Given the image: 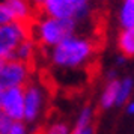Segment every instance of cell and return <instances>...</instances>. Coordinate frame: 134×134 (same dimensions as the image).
Listing matches in <instances>:
<instances>
[{"instance_id":"obj_1","label":"cell","mask_w":134,"mask_h":134,"mask_svg":"<svg viewBox=\"0 0 134 134\" xmlns=\"http://www.w3.org/2000/svg\"><path fill=\"white\" fill-rule=\"evenodd\" d=\"M97 54V42L87 36L74 33L48 50V60L60 69H79L86 66Z\"/></svg>"},{"instance_id":"obj_2","label":"cell","mask_w":134,"mask_h":134,"mask_svg":"<svg viewBox=\"0 0 134 134\" xmlns=\"http://www.w3.org/2000/svg\"><path fill=\"white\" fill-rule=\"evenodd\" d=\"M79 23L72 20H57L36 14L30 21V38L39 48L50 50L65 38L77 33Z\"/></svg>"},{"instance_id":"obj_3","label":"cell","mask_w":134,"mask_h":134,"mask_svg":"<svg viewBox=\"0 0 134 134\" xmlns=\"http://www.w3.org/2000/svg\"><path fill=\"white\" fill-rule=\"evenodd\" d=\"M38 14L57 20H72L81 23L89 18L91 8H83L75 3V0H42L36 6Z\"/></svg>"},{"instance_id":"obj_4","label":"cell","mask_w":134,"mask_h":134,"mask_svg":"<svg viewBox=\"0 0 134 134\" xmlns=\"http://www.w3.org/2000/svg\"><path fill=\"white\" fill-rule=\"evenodd\" d=\"M24 89V124H36L42 118L47 107V89L41 83L30 80Z\"/></svg>"},{"instance_id":"obj_5","label":"cell","mask_w":134,"mask_h":134,"mask_svg":"<svg viewBox=\"0 0 134 134\" xmlns=\"http://www.w3.org/2000/svg\"><path fill=\"white\" fill-rule=\"evenodd\" d=\"M33 80V65L17 59H6L0 66V86L8 87H24Z\"/></svg>"},{"instance_id":"obj_6","label":"cell","mask_w":134,"mask_h":134,"mask_svg":"<svg viewBox=\"0 0 134 134\" xmlns=\"http://www.w3.org/2000/svg\"><path fill=\"white\" fill-rule=\"evenodd\" d=\"M30 38V23L11 21L0 26V60L12 59L20 42Z\"/></svg>"},{"instance_id":"obj_7","label":"cell","mask_w":134,"mask_h":134,"mask_svg":"<svg viewBox=\"0 0 134 134\" xmlns=\"http://www.w3.org/2000/svg\"><path fill=\"white\" fill-rule=\"evenodd\" d=\"M2 111L12 122H23L24 115V89L23 87H8L3 89Z\"/></svg>"},{"instance_id":"obj_8","label":"cell","mask_w":134,"mask_h":134,"mask_svg":"<svg viewBox=\"0 0 134 134\" xmlns=\"http://www.w3.org/2000/svg\"><path fill=\"white\" fill-rule=\"evenodd\" d=\"M3 3L11 12L14 21L30 23L38 14L36 6L32 0H3Z\"/></svg>"},{"instance_id":"obj_9","label":"cell","mask_w":134,"mask_h":134,"mask_svg":"<svg viewBox=\"0 0 134 134\" xmlns=\"http://www.w3.org/2000/svg\"><path fill=\"white\" fill-rule=\"evenodd\" d=\"M118 87H119V77L107 79V83L104 85L103 92L99 95V109L110 110V109H113V107H116Z\"/></svg>"},{"instance_id":"obj_10","label":"cell","mask_w":134,"mask_h":134,"mask_svg":"<svg viewBox=\"0 0 134 134\" xmlns=\"http://www.w3.org/2000/svg\"><path fill=\"white\" fill-rule=\"evenodd\" d=\"M38 48H39L38 44L32 38H27L23 42L18 44V47L15 48V51H14V54H12V59H17V60H21V62L33 65V60L36 57Z\"/></svg>"},{"instance_id":"obj_11","label":"cell","mask_w":134,"mask_h":134,"mask_svg":"<svg viewBox=\"0 0 134 134\" xmlns=\"http://www.w3.org/2000/svg\"><path fill=\"white\" fill-rule=\"evenodd\" d=\"M118 48L124 57H133L134 54V29H121L118 35Z\"/></svg>"},{"instance_id":"obj_12","label":"cell","mask_w":134,"mask_h":134,"mask_svg":"<svg viewBox=\"0 0 134 134\" xmlns=\"http://www.w3.org/2000/svg\"><path fill=\"white\" fill-rule=\"evenodd\" d=\"M118 20L121 29H134V0H122Z\"/></svg>"},{"instance_id":"obj_13","label":"cell","mask_w":134,"mask_h":134,"mask_svg":"<svg viewBox=\"0 0 134 134\" xmlns=\"http://www.w3.org/2000/svg\"><path fill=\"white\" fill-rule=\"evenodd\" d=\"M133 87H134V80L133 77H122L119 79V87H118V99H116V107H122L130 101V98L133 95Z\"/></svg>"},{"instance_id":"obj_14","label":"cell","mask_w":134,"mask_h":134,"mask_svg":"<svg viewBox=\"0 0 134 134\" xmlns=\"http://www.w3.org/2000/svg\"><path fill=\"white\" fill-rule=\"evenodd\" d=\"M93 119H95V109L92 105H85L80 110L72 130H81V128L92 127L93 125Z\"/></svg>"},{"instance_id":"obj_15","label":"cell","mask_w":134,"mask_h":134,"mask_svg":"<svg viewBox=\"0 0 134 134\" xmlns=\"http://www.w3.org/2000/svg\"><path fill=\"white\" fill-rule=\"evenodd\" d=\"M72 130L63 121H54L50 122L48 125H45L42 130H38L35 134H71Z\"/></svg>"},{"instance_id":"obj_16","label":"cell","mask_w":134,"mask_h":134,"mask_svg":"<svg viewBox=\"0 0 134 134\" xmlns=\"http://www.w3.org/2000/svg\"><path fill=\"white\" fill-rule=\"evenodd\" d=\"M6 134H30V131L27 128V124H24V122H14Z\"/></svg>"},{"instance_id":"obj_17","label":"cell","mask_w":134,"mask_h":134,"mask_svg":"<svg viewBox=\"0 0 134 134\" xmlns=\"http://www.w3.org/2000/svg\"><path fill=\"white\" fill-rule=\"evenodd\" d=\"M11 21H14L11 12L8 11V8L5 6V3L0 2V26L8 24V23H11Z\"/></svg>"},{"instance_id":"obj_18","label":"cell","mask_w":134,"mask_h":134,"mask_svg":"<svg viewBox=\"0 0 134 134\" xmlns=\"http://www.w3.org/2000/svg\"><path fill=\"white\" fill-rule=\"evenodd\" d=\"M14 122L8 118L2 110H0V134H6L8 131H9V128H11V125H12Z\"/></svg>"},{"instance_id":"obj_19","label":"cell","mask_w":134,"mask_h":134,"mask_svg":"<svg viewBox=\"0 0 134 134\" xmlns=\"http://www.w3.org/2000/svg\"><path fill=\"white\" fill-rule=\"evenodd\" d=\"M71 134H95V130H93V125L87 128H81V130H72Z\"/></svg>"},{"instance_id":"obj_20","label":"cell","mask_w":134,"mask_h":134,"mask_svg":"<svg viewBox=\"0 0 134 134\" xmlns=\"http://www.w3.org/2000/svg\"><path fill=\"white\" fill-rule=\"evenodd\" d=\"M125 110H127V113L128 115H133V111H134V103L130 99L127 104H125Z\"/></svg>"},{"instance_id":"obj_21","label":"cell","mask_w":134,"mask_h":134,"mask_svg":"<svg viewBox=\"0 0 134 134\" xmlns=\"http://www.w3.org/2000/svg\"><path fill=\"white\" fill-rule=\"evenodd\" d=\"M2 98H3V87L0 86V109H2Z\"/></svg>"},{"instance_id":"obj_22","label":"cell","mask_w":134,"mask_h":134,"mask_svg":"<svg viewBox=\"0 0 134 134\" xmlns=\"http://www.w3.org/2000/svg\"><path fill=\"white\" fill-rule=\"evenodd\" d=\"M32 2H33V5H35V6H38V5H39L42 0H32Z\"/></svg>"},{"instance_id":"obj_23","label":"cell","mask_w":134,"mask_h":134,"mask_svg":"<svg viewBox=\"0 0 134 134\" xmlns=\"http://www.w3.org/2000/svg\"><path fill=\"white\" fill-rule=\"evenodd\" d=\"M2 62H3V60H0V66H2Z\"/></svg>"}]
</instances>
